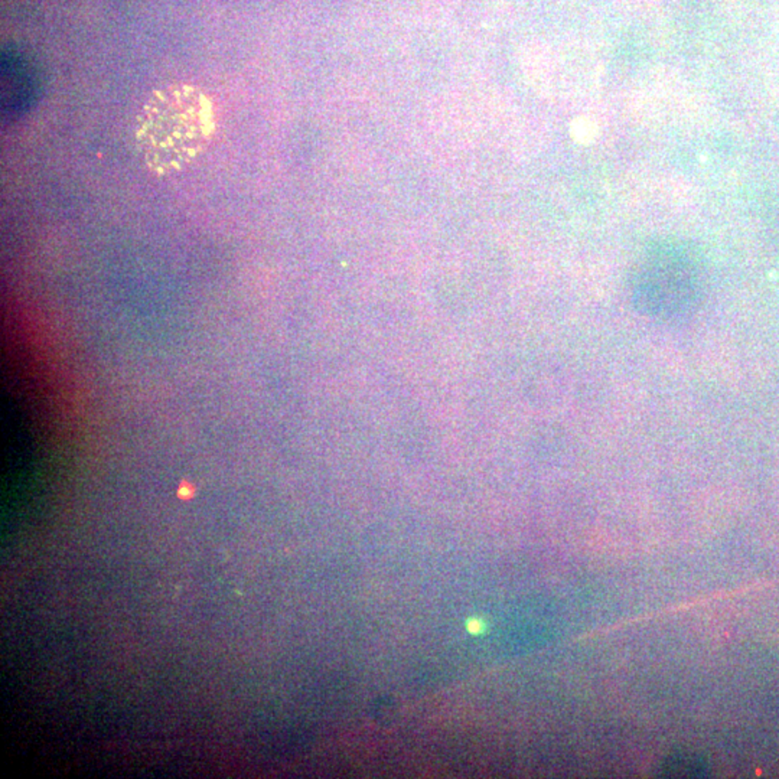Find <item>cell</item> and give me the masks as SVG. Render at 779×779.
I'll list each match as a JSON object with an SVG mask.
<instances>
[{"mask_svg":"<svg viewBox=\"0 0 779 779\" xmlns=\"http://www.w3.org/2000/svg\"><path fill=\"white\" fill-rule=\"evenodd\" d=\"M215 130L214 107L198 87L174 84L155 91L137 119V148L150 171L172 175L207 149Z\"/></svg>","mask_w":779,"mask_h":779,"instance_id":"6da1fadb","label":"cell"},{"mask_svg":"<svg viewBox=\"0 0 779 779\" xmlns=\"http://www.w3.org/2000/svg\"><path fill=\"white\" fill-rule=\"evenodd\" d=\"M481 623L482 622H480V621H471V622L467 623V629H469V632L478 634V632L481 631V628H482V625H481Z\"/></svg>","mask_w":779,"mask_h":779,"instance_id":"7a4b0ae2","label":"cell"}]
</instances>
